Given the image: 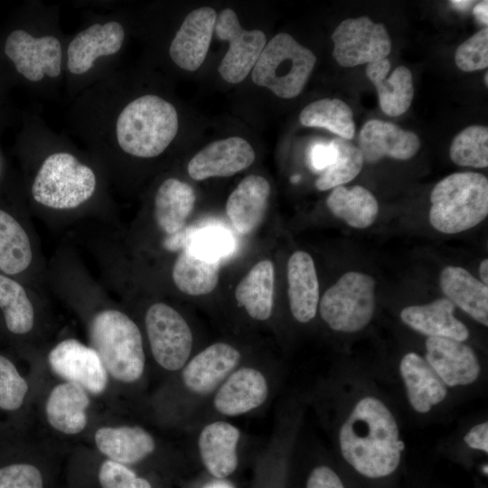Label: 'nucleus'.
<instances>
[{
  "label": "nucleus",
  "mask_w": 488,
  "mask_h": 488,
  "mask_svg": "<svg viewBox=\"0 0 488 488\" xmlns=\"http://www.w3.org/2000/svg\"><path fill=\"white\" fill-rule=\"evenodd\" d=\"M339 444L345 461L369 478L391 474L405 448L394 416L372 397L355 405L340 429Z\"/></svg>",
  "instance_id": "obj_1"
},
{
  "label": "nucleus",
  "mask_w": 488,
  "mask_h": 488,
  "mask_svg": "<svg viewBox=\"0 0 488 488\" xmlns=\"http://www.w3.org/2000/svg\"><path fill=\"white\" fill-rule=\"evenodd\" d=\"M178 131L174 105L155 95H145L128 103L117 120V138L127 154L150 158L163 153Z\"/></svg>",
  "instance_id": "obj_2"
},
{
  "label": "nucleus",
  "mask_w": 488,
  "mask_h": 488,
  "mask_svg": "<svg viewBox=\"0 0 488 488\" xmlns=\"http://www.w3.org/2000/svg\"><path fill=\"white\" fill-rule=\"evenodd\" d=\"M430 202L435 230L445 234L467 230L488 215V180L475 172L452 174L436 184Z\"/></svg>",
  "instance_id": "obj_3"
},
{
  "label": "nucleus",
  "mask_w": 488,
  "mask_h": 488,
  "mask_svg": "<svg viewBox=\"0 0 488 488\" xmlns=\"http://www.w3.org/2000/svg\"><path fill=\"white\" fill-rule=\"evenodd\" d=\"M89 339L91 348L114 379L134 382L142 376L145 369L142 336L127 314L117 310L98 313L90 324Z\"/></svg>",
  "instance_id": "obj_4"
},
{
  "label": "nucleus",
  "mask_w": 488,
  "mask_h": 488,
  "mask_svg": "<svg viewBox=\"0 0 488 488\" xmlns=\"http://www.w3.org/2000/svg\"><path fill=\"white\" fill-rule=\"evenodd\" d=\"M316 62L312 51L286 33L276 34L264 47L251 78L260 87L282 99L298 96Z\"/></svg>",
  "instance_id": "obj_5"
},
{
  "label": "nucleus",
  "mask_w": 488,
  "mask_h": 488,
  "mask_svg": "<svg viewBox=\"0 0 488 488\" xmlns=\"http://www.w3.org/2000/svg\"><path fill=\"white\" fill-rule=\"evenodd\" d=\"M96 189L92 169L72 155L55 153L40 167L32 186L34 200L49 208L73 209L89 200Z\"/></svg>",
  "instance_id": "obj_6"
},
{
  "label": "nucleus",
  "mask_w": 488,
  "mask_h": 488,
  "mask_svg": "<svg viewBox=\"0 0 488 488\" xmlns=\"http://www.w3.org/2000/svg\"><path fill=\"white\" fill-rule=\"evenodd\" d=\"M375 287L374 278L368 274L344 273L320 301L322 319L337 332L355 333L363 329L374 315Z\"/></svg>",
  "instance_id": "obj_7"
},
{
  "label": "nucleus",
  "mask_w": 488,
  "mask_h": 488,
  "mask_svg": "<svg viewBox=\"0 0 488 488\" xmlns=\"http://www.w3.org/2000/svg\"><path fill=\"white\" fill-rule=\"evenodd\" d=\"M145 328L156 362L177 371L186 363L192 347V331L183 317L164 303L152 305L145 314Z\"/></svg>",
  "instance_id": "obj_8"
},
{
  "label": "nucleus",
  "mask_w": 488,
  "mask_h": 488,
  "mask_svg": "<svg viewBox=\"0 0 488 488\" xmlns=\"http://www.w3.org/2000/svg\"><path fill=\"white\" fill-rule=\"evenodd\" d=\"M333 57L343 67H354L387 58L391 51L389 33L382 23L367 16L343 20L332 34Z\"/></svg>",
  "instance_id": "obj_9"
},
{
  "label": "nucleus",
  "mask_w": 488,
  "mask_h": 488,
  "mask_svg": "<svg viewBox=\"0 0 488 488\" xmlns=\"http://www.w3.org/2000/svg\"><path fill=\"white\" fill-rule=\"evenodd\" d=\"M214 33L218 39L229 42L218 71L229 83L241 82L254 68L267 44L260 30H246L232 9H223L217 16Z\"/></svg>",
  "instance_id": "obj_10"
},
{
  "label": "nucleus",
  "mask_w": 488,
  "mask_h": 488,
  "mask_svg": "<svg viewBox=\"0 0 488 488\" xmlns=\"http://www.w3.org/2000/svg\"><path fill=\"white\" fill-rule=\"evenodd\" d=\"M48 362L56 375L92 394L107 388L108 372L98 353L75 339L59 343L50 352Z\"/></svg>",
  "instance_id": "obj_11"
},
{
  "label": "nucleus",
  "mask_w": 488,
  "mask_h": 488,
  "mask_svg": "<svg viewBox=\"0 0 488 488\" xmlns=\"http://www.w3.org/2000/svg\"><path fill=\"white\" fill-rule=\"evenodd\" d=\"M5 53L17 71L31 81L61 73V47L56 37L35 38L23 30H15L5 41Z\"/></svg>",
  "instance_id": "obj_12"
},
{
  "label": "nucleus",
  "mask_w": 488,
  "mask_h": 488,
  "mask_svg": "<svg viewBox=\"0 0 488 488\" xmlns=\"http://www.w3.org/2000/svg\"><path fill=\"white\" fill-rule=\"evenodd\" d=\"M256 155L249 143L239 136L214 141L188 163L189 175L196 181L231 176L251 165Z\"/></svg>",
  "instance_id": "obj_13"
},
{
  "label": "nucleus",
  "mask_w": 488,
  "mask_h": 488,
  "mask_svg": "<svg viewBox=\"0 0 488 488\" xmlns=\"http://www.w3.org/2000/svg\"><path fill=\"white\" fill-rule=\"evenodd\" d=\"M216 11L211 7H200L190 12L174 38L169 54L180 68L197 70L203 63L214 33Z\"/></svg>",
  "instance_id": "obj_14"
},
{
  "label": "nucleus",
  "mask_w": 488,
  "mask_h": 488,
  "mask_svg": "<svg viewBox=\"0 0 488 488\" xmlns=\"http://www.w3.org/2000/svg\"><path fill=\"white\" fill-rule=\"evenodd\" d=\"M426 361L449 387L473 383L480 374V363L474 350L450 338L428 337Z\"/></svg>",
  "instance_id": "obj_15"
},
{
  "label": "nucleus",
  "mask_w": 488,
  "mask_h": 488,
  "mask_svg": "<svg viewBox=\"0 0 488 488\" xmlns=\"http://www.w3.org/2000/svg\"><path fill=\"white\" fill-rule=\"evenodd\" d=\"M359 148L364 162L375 164L384 157L408 160L419 150L418 136L386 121H367L359 136Z\"/></svg>",
  "instance_id": "obj_16"
},
{
  "label": "nucleus",
  "mask_w": 488,
  "mask_h": 488,
  "mask_svg": "<svg viewBox=\"0 0 488 488\" xmlns=\"http://www.w3.org/2000/svg\"><path fill=\"white\" fill-rule=\"evenodd\" d=\"M240 361V353L225 343H213L194 356L183 371L184 385L196 394L212 391Z\"/></svg>",
  "instance_id": "obj_17"
},
{
  "label": "nucleus",
  "mask_w": 488,
  "mask_h": 488,
  "mask_svg": "<svg viewBox=\"0 0 488 488\" xmlns=\"http://www.w3.org/2000/svg\"><path fill=\"white\" fill-rule=\"evenodd\" d=\"M125 31L117 22L95 23L79 33L68 47V69L73 74H83L100 56L116 53L121 48Z\"/></svg>",
  "instance_id": "obj_18"
},
{
  "label": "nucleus",
  "mask_w": 488,
  "mask_h": 488,
  "mask_svg": "<svg viewBox=\"0 0 488 488\" xmlns=\"http://www.w3.org/2000/svg\"><path fill=\"white\" fill-rule=\"evenodd\" d=\"M268 388L264 375L253 368L232 372L214 398V407L225 416H239L261 406L267 398Z\"/></svg>",
  "instance_id": "obj_19"
},
{
  "label": "nucleus",
  "mask_w": 488,
  "mask_h": 488,
  "mask_svg": "<svg viewBox=\"0 0 488 488\" xmlns=\"http://www.w3.org/2000/svg\"><path fill=\"white\" fill-rule=\"evenodd\" d=\"M455 307L448 298L441 297L428 304L403 308L400 318L405 324L428 337L465 342L469 337V330L455 316Z\"/></svg>",
  "instance_id": "obj_20"
},
{
  "label": "nucleus",
  "mask_w": 488,
  "mask_h": 488,
  "mask_svg": "<svg viewBox=\"0 0 488 488\" xmlns=\"http://www.w3.org/2000/svg\"><path fill=\"white\" fill-rule=\"evenodd\" d=\"M270 190L266 178L251 174L242 179L230 194L226 212L239 233L249 234L259 225L267 210Z\"/></svg>",
  "instance_id": "obj_21"
},
{
  "label": "nucleus",
  "mask_w": 488,
  "mask_h": 488,
  "mask_svg": "<svg viewBox=\"0 0 488 488\" xmlns=\"http://www.w3.org/2000/svg\"><path fill=\"white\" fill-rule=\"evenodd\" d=\"M288 299L293 316L300 323L311 321L319 302V283L312 257L305 251L294 252L287 263Z\"/></svg>",
  "instance_id": "obj_22"
},
{
  "label": "nucleus",
  "mask_w": 488,
  "mask_h": 488,
  "mask_svg": "<svg viewBox=\"0 0 488 488\" xmlns=\"http://www.w3.org/2000/svg\"><path fill=\"white\" fill-rule=\"evenodd\" d=\"M399 371L408 399L416 411L427 413L446 397L447 386L418 353L405 354L400 361Z\"/></svg>",
  "instance_id": "obj_23"
},
{
  "label": "nucleus",
  "mask_w": 488,
  "mask_h": 488,
  "mask_svg": "<svg viewBox=\"0 0 488 488\" xmlns=\"http://www.w3.org/2000/svg\"><path fill=\"white\" fill-rule=\"evenodd\" d=\"M239 437V430L225 421H216L203 427L199 436V450L211 474L222 479L236 470Z\"/></svg>",
  "instance_id": "obj_24"
},
{
  "label": "nucleus",
  "mask_w": 488,
  "mask_h": 488,
  "mask_svg": "<svg viewBox=\"0 0 488 488\" xmlns=\"http://www.w3.org/2000/svg\"><path fill=\"white\" fill-rule=\"evenodd\" d=\"M441 290L455 305L484 326L488 325V286L469 271L447 266L440 273Z\"/></svg>",
  "instance_id": "obj_25"
},
{
  "label": "nucleus",
  "mask_w": 488,
  "mask_h": 488,
  "mask_svg": "<svg viewBox=\"0 0 488 488\" xmlns=\"http://www.w3.org/2000/svg\"><path fill=\"white\" fill-rule=\"evenodd\" d=\"M89 405V396L82 387L72 382L59 384L51 391L46 402L47 420L60 432L78 434L86 427Z\"/></svg>",
  "instance_id": "obj_26"
},
{
  "label": "nucleus",
  "mask_w": 488,
  "mask_h": 488,
  "mask_svg": "<svg viewBox=\"0 0 488 488\" xmlns=\"http://www.w3.org/2000/svg\"><path fill=\"white\" fill-rule=\"evenodd\" d=\"M95 443L109 460L132 465L143 460L155 447L151 435L139 427H105L97 430Z\"/></svg>",
  "instance_id": "obj_27"
},
{
  "label": "nucleus",
  "mask_w": 488,
  "mask_h": 488,
  "mask_svg": "<svg viewBox=\"0 0 488 488\" xmlns=\"http://www.w3.org/2000/svg\"><path fill=\"white\" fill-rule=\"evenodd\" d=\"M191 185L176 178H168L158 188L155 197V218L166 234L180 232L195 203Z\"/></svg>",
  "instance_id": "obj_28"
},
{
  "label": "nucleus",
  "mask_w": 488,
  "mask_h": 488,
  "mask_svg": "<svg viewBox=\"0 0 488 488\" xmlns=\"http://www.w3.org/2000/svg\"><path fill=\"white\" fill-rule=\"evenodd\" d=\"M275 270L271 260L257 263L242 278L235 290V297L253 319L264 321L273 309Z\"/></svg>",
  "instance_id": "obj_29"
},
{
  "label": "nucleus",
  "mask_w": 488,
  "mask_h": 488,
  "mask_svg": "<svg viewBox=\"0 0 488 488\" xmlns=\"http://www.w3.org/2000/svg\"><path fill=\"white\" fill-rule=\"evenodd\" d=\"M326 205L336 218L355 229L370 227L379 212L377 199L361 185L333 188L326 199Z\"/></svg>",
  "instance_id": "obj_30"
},
{
  "label": "nucleus",
  "mask_w": 488,
  "mask_h": 488,
  "mask_svg": "<svg viewBox=\"0 0 488 488\" xmlns=\"http://www.w3.org/2000/svg\"><path fill=\"white\" fill-rule=\"evenodd\" d=\"M219 270V260L204 258L186 246L174 262L172 276L175 286L183 293L203 296L216 287Z\"/></svg>",
  "instance_id": "obj_31"
},
{
  "label": "nucleus",
  "mask_w": 488,
  "mask_h": 488,
  "mask_svg": "<svg viewBox=\"0 0 488 488\" xmlns=\"http://www.w3.org/2000/svg\"><path fill=\"white\" fill-rule=\"evenodd\" d=\"M299 121L305 127L325 128L346 140L355 133L352 111L338 99H322L308 104L301 111Z\"/></svg>",
  "instance_id": "obj_32"
},
{
  "label": "nucleus",
  "mask_w": 488,
  "mask_h": 488,
  "mask_svg": "<svg viewBox=\"0 0 488 488\" xmlns=\"http://www.w3.org/2000/svg\"><path fill=\"white\" fill-rule=\"evenodd\" d=\"M29 238L20 223L0 210V271L14 275L25 270L32 261Z\"/></svg>",
  "instance_id": "obj_33"
},
{
  "label": "nucleus",
  "mask_w": 488,
  "mask_h": 488,
  "mask_svg": "<svg viewBox=\"0 0 488 488\" xmlns=\"http://www.w3.org/2000/svg\"><path fill=\"white\" fill-rule=\"evenodd\" d=\"M388 73L377 74L368 79L376 87L381 110L388 116L404 114L413 99L412 74L405 66L397 67L389 78Z\"/></svg>",
  "instance_id": "obj_34"
},
{
  "label": "nucleus",
  "mask_w": 488,
  "mask_h": 488,
  "mask_svg": "<svg viewBox=\"0 0 488 488\" xmlns=\"http://www.w3.org/2000/svg\"><path fill=\"white\" fill-rule=\"evenodd\" d=\"M0 307L11 333L23 334L32 330L34 312L26 292L19 283L1 274Z\"/></svg>",
  "instance_id": "obj_35"
},
{
  "label": "nucleus",
  "mask_w": 488,
  "mask_h": 488,
  "mask_svg": "<svg viewBox=\"0 0 488 488\" xmlns=\"http://www.w3.org/2000/svg\"><path fill=\"white\" fill-rule=\"evenodd\" d=\"M332 142L338 150V156L316 179L315 187L319 191L333 189L351 182L363 166L364 159L359 147L340 137L333 138Z\"/></svg>",
  "instance_id": "obj_36"
},
{
  "label": "nucleus",
  "mask_w": 488,
  "mask_h": 488,
  "mask_svg": "<svg viewBox=\"0 0 488 488\" xmlns=\"http://www.w3.org/2000/svg\"><path fill=\"white\" fill-rule=\"evenodd\" d=\"M451 160L457 165L484 168L488 165V128L469 126L457 134L449 149Z\"/></svg>",
  "instance_id": "obj_37"
},
{
  "label": "nucleus",
  "mask_w": 488,
  "mask_h": 488,
  "mask_svg": "<svg viewBox=\"0 0 488 488\" xmlns=\"http://www.w3.org/2000/svg\"><path fill=\"white\" fill-rule=\"evenodd\" d=\"M27 391V382L14 364L0 355V408L18 409L23 405Z\"/></svg>",
  "instance_id": "obj_38"
},
{
  "label": "nucleus",
  "mask_w": 488,
  "mask_h": 488,
  "mask_svg": "<svg viewBox=\"0 0 488 488\" xmlns=\"http://www.w3.org/2000/svg\"><path fill=\"white\" fill-rule=\"evenodd\" d=\"M455 61L463 71L470 72L488 66V28L485 26L464 42L455 51Z\"/></svg>",
  "instance_id": "obj_39"
},
{
  "label": "nucleus",
  "mask_w": 488,
  "mask_h": 488,
  "mask_svg": "<svg viewBox=\"0 0 488 488\" xmlns=\"http://www.w3.org/2000/svg\"><path fill=\"white\" fill-rule=\"evenodd\" d=\"M99 480L102 488H152L147 480L137 476L126 465L111 460L102 463Z\"/></svg>",
  "instance_id": "obj_40"
},
{
  "label": "nucleus",
  "mask_w": 488,
  "mask_h": 488,
  "mask_svg": "<svg viewBox=\"0 0 488 488\" xmlns=\"http://www.w3.org/2000/svg\"><path fill=\"white\" fill-rule=\"evenodd\" d=\"M0 488H43L39 469L29 464H13L0 468Z\"/></svg>",
  "instance_id": "obj_41"
},
{
  "label": "nucleus",
  "mask_w": 488,
  "mask_h": 488,
  "mask_svg": "<svg viewBox=\"0 0 488 488\" xmlns=\"http://www.w3.org/2000/svg\"><path fill=\"white\" fill-rule=\"evenodd\" d=\"M186 246L204 258L219 260L221 257L229 253L231 242L230 237L221 230H210L198 236L192 244Z\"/></svg>",
  "instance_id": "obj_42"
},
{
  "label": "nucleus",
  "mask_w": 488,
  "mask_h": 488,
  "mask_svg": "<svg viewBox=\"0 0 488 488\" xmlns=\"http://www.w3.org/2000/svg\"><path fill=\"white\" fill-rule=\"evenodd\" d=\"M338 150L332 140L329 143L315 142L309 149L308 160L311 168L324 172L337 159Z\"/></svg>",
  "instance_id": "obj_43"
},
{
  "label": "nucleus",
  "mask_w": 488,
  "mask_h": 488,
  "mask_svg": "<svg viewBox=\"0 0 488 488\" xmlns=\"http://www.w3.org/2000/svg\"><path fill=\"white\" fill-rule=\"evenodd\" d=\"M306 488H344V486L333 470L322 465L311 472Z\"/></svg>",
  "instance_id": "obj_44"
},
{
  "label": "nucleus",
  "mask_w": 488,
  "mask_h": 488,
  "mask_svg": "<svg viewBox=\"0 0 488 488\" xmlns=\"http://www.w3.org/2000/svg\"><path fill=\"white\" fill-rule=\"evenodd\" d=\"M468 446L488 453V423L487 421L473 427L465 436Z\"/></svg>",
  "instance_id": "obj_45"
},
{
  "label": "nucleus",
  "mask_w": 488,
  "mask_h": 488,
  "mask_svg": "<svg viewBox=\"0 0 488 488\" xmlns=\"http://www.w3.org/2000/svg\"><path fill=\"white\" fill-rule=\"evenodd\" d=\"M487 6H488V2L487 1H483V2H480L479 4H476L474 5V9H473V14L475 16V18L480 23H482L483 24H485V25H487V23H488Z\"/></svg>",
  "instance_id": "obj_46"
},
{
  "label": "nucleus",
  "mask_w": 488,
  "mask_h": 488,
  "mask_svg": "<svg viewBox=\"0 0 488 488\" xmlns=\"http://www.w3.org/2000/svg\"><path fill=\"white\" fill-rule=\"evenodd\" d=\"M479 275L484 285L488 283V259H483L479 266Z\"/></svg>",
  "instance_id": "obj_47"
},
{
  "label": "nucleus",
  "mask_w": 488,
  "mask_h": 488,
  "mask_svg": "<svg viewBox=\"0 0 488 488\" xmlns=\"http://www.w3.org/2000/svg\"><path fill=\"white\" fill-rule=\"evenodd\" d=\"M202 488H234V486L227 481L217 480L207 483Z\"/></svg>",
  "instance_id": "obj_48"
},
{
  "label": "nucleus",
  "mask_w": 488,
  "mask_h": 488,
  "mask_svg": "<svg viewBox=\"0 0 488 488\" xmlns=\"http://www.w3.org/2000/svg\"><path fill=\"white\" fill-rule=\"evenodd\" d=\"M450 4L459 11H465L471 6L473 1H450Z\"/></svg>",
  "instance_id": "obj_49"
},
{
  "label": "nucleus",
  "mask_w": 488,
  "mask_h": 488,
  "mask_svg": "<svg viewBox=\"0 0 488 488\" xmlns=\"http://www.w3.org/2000/svg\"><path fill=\"white\" fill-rule=\"evenodd\" d=\"M488 73L486 72L485 75H484V80H485V85L487 86L488 85Z\"/></svg>",
  "instance_id": "obj_50"
},
{
  "label": "nucleus",
  "mask_w": 488,
  "mask_h": 488,
  "mask_svg": "<svg viewBox=\"0 0 488 488\" xmlns=\"http://www.w3.org/2000/svg\"><path fill=\"white\" fill-rule=\"evenodd\" d=\"M483 473H485V474H488V471H487V465H485V466H483Z\"/></svg>",
  "instance_id": "obj_51"
}]
</instances>
